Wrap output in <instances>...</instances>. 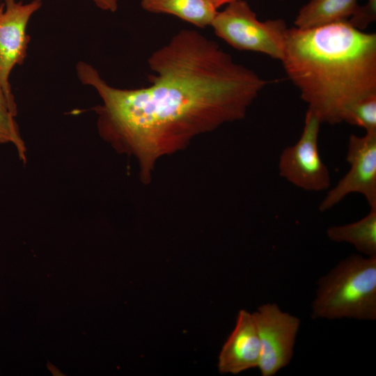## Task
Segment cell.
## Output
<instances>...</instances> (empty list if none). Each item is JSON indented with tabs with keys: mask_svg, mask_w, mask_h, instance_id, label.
<instances>
[{
	"mask_svg": "<svg viewBox=\"0 0 376 376\" xmlns=\"http://www.w3.org/2000/svg\"><path fill=\"white\" fill-rule=\"evenodd\" d=\"M150 85L115 88L91 65L79 61V81L93 88L100 136L118 152L133 157L143 183L157 162L186 148L196 136L243 119L267 84L235 62L214 40L182 29L148 59Z\"/></svg>",
	"mask_w": 376,
	"mask_h": 376,
	"instance_id": "obj_1",
	"label": "cell"
},
{
	"mask_svg": "<svg viewBox=\"0 0 376 376\" xmlns=\"http://www.w3.org/2000/svg\"><path fill=\"white\" fill-rule=\"evenodd\" d=\"M281 61L322 123H341L347 107L376 94V35L347 21L288 28Z\"/></svg>",
	"mask_w": 376,
	"mask_h": 376,
	"instance_id": "obj_2",
	"label": "cell"
},
{
	"mask_svg": "<svg viewBox=\"0 0 376 376\" xmlns=\"http://www.w3.org/2000/svg\"><path fill=\"white\" fill-rule=\"evenodd\" d=\"M312 319H376V256L352 254L320 278Z\"/></svg>",
	"mask_w": 376,
	"mask_h": 376,
	"instance_id": "obj_3",
	"label": "cell"
},
{
	"mask_svg": "<svg viewBox=\"0 0 376 376\" xmlns=\"http://www.w3.org/2000/svg\"><path fill=\"white\" fill-rule=\"evenodd\" d=\"M214 33L233 48L262 53L281 61L288 27L282 19L260 21L244 0L217 11L212 24Z\"/></svg>",
	"mask_w": 376,
	"mask_h": 376,
	"instance_id": "obj_4",
	"label": "cell"
},
{
	"mask_svg": "<svg viewBox=\"0 0 376 376\" xmlns=\"http://www.w3.org/2000/svg\"><path fill=\"white\" fill-rule=\"evenodd\" d=\"M321 121L308 109L302 133L292 146L284 148L279 160V175L295 186L309 191L328 189L329 171L321 159L318 136Z\"/></svg>",
	"mask_w": 376,
	"mask_h": 376,
	"instance_id": "obj_5",
	"label": "cell"
},
{
	"mask_svg": "<svg viewBox=\"0 0 376 376\" xmlns=\"http://www.w3.org/2000/svg\"><path fill=\"white\" fill-rule=\"evenodd\" d=\"M260 344L258 368L262 376H274L290 362L300 320L266 303L252 313Z\"/></svg>",
	"mask_w": 376,
	"mask_h": 376,
	"instance_id": "obj_6",
	"label": "cell"
},
{
	"mask_svg": "<svg viewBox=\"0 0 376 376\" xmlns=\"http://www.w3.org/2000/svg\"><path fill=\"white\" fill-rule=\"evenodd\" d=\"M350 169L319 205L325 212L352 193L362 194L370 207H376V132L349 137L345 158Z\"/></svg>",
	"mask_w": 376,
	"mask_h": 376,
	"instance_id": "obj_7",
	"label": "cell"
},
{
	"mask_svg": "<svg viewBox=\"0 0 376 376\" xmlns=\"http://www.w3.org/2000/svg\"><path fill=\"white\" fill-rule=\"evenodd\" d=\"M42 5V0H32L26 3L4 0V3L0 6V85L13 104L16 103L9 77L13 68L22 65L26 57L30 40L26 27L31 16Z\"/></svg>",
	"mask_w": 376,
	"mask_h": 376,
	"instance_id": "obj_8",
	"label": "cell"
},
{
	"mask_svg": "<svg viewBox=\"0 0 376 376\" xmlns=\"http://www.w3.org/2000/svg\"><path fill=\"white\" fill-rule=\"evenodd\" d=\"M260 354V340L253 314L242 309L219 352L218 370L222 374L236 375L258 368Z\"/></svg>",
	"mask_w": 376,
	"mask_h": 376,
	"instance_id": "obj_9",
	"label": "cell"
},
{
	"mask_svg": "<svg viewBox=\"0 0 376 376\" xmlns=\"http://www.w3.org/2000/svg\"><path fill=\"white\" fill-rule=\"evenodd\" d=\"M141 6L147 12L171 15L202 29L211 26L217 13L205 0H141Z\"/></svg>",
	"mask_w": 376,
	"mask_h": 376,
	"instance_id": "obj_10",
	"label": "cell"
},
{
	"mask_svg": "<svg viewBox=\"0 0 376 376\" xmlns=\"http://www.w3.org/2000/svg\"><path fill=\"white\" fill-rule=\"evenodd\" d=\"M357 0H309L299 10L295 27L309 29L347 21L357 6Z\"/></svg>",
	"mask_w": 376,
	"mask_h": 376,
	"instance_id": "obj_11",
	"label": "cell"
},
{
	"mask_svg": "<svg viewBox=\"0 0 376 376\" xmlns=\"http://www.w3.org/2000/svg\"><path fill=\"white\" fill-rule=\"evenodd\" d=\"M360 220L327 228L329 239L336 242H347L366 256H376V207Z\"/></svg>",
	"mask_w": 376,
	"mask_h": 376,
	"instance_id": "obj_12",
	"label": "cell"
},
{
	"mask_svg": "<svg viewBox=\"0 0 376 376\" xmlns=\"http://www.w3.org/2000/svg\"><path fill=\"white\" fill-rule=\"evenodd\" d=\"M17 106L12 104L0 85V143L13 144L21 161H26V148L22 140L15 117Z\"/></svg>",
	"mask_w": 376,
	"mask_h": 376,
	"instance_id": "obj_13",
	"label": "cell"
},
{
	"mask_svg": "<svg viewBox=\"0 0 376 376\" xmlns=\"http://www.w3.org/2000/svg\"><path fill=\"white\" fill-rule=\"evenodd\" d=\"M362 127L366 132H376V94L362 98L345 111L342 122Z\"/></svg>",
	"mask_w": 376,
	"mask_h": 376,
	"instance_id": "obj_14",
	"label": "cell"
},
{
	"mask_svg": "<svg viewBox=\"0 0 376 376\" xmlns=\"http://www.w3.org/2000/svg\"><path fill=\"white\" fill-rule=\"evenodd\" d=\"M376 19V0H368L363 6L357 5L347 22L353 27L363 31Z\"/></svg>",
	"mask_w": 376,
	"mask_h": 376,
	"instance_id": "obj_15",
	"label": "cell"
},
{
	"mask_svg": "<svg viewBox=\"0 0 376 376\" xmlns=\"http://www.w3.org/2000/svg\"><path fill=\"white\" fill-rule=\"evenodd\" d=\"M101 10L114 13L118 8L119 0H91Z\"/></svg>",
	"mask_w": 376,
	"mask_h": 376,
	"instance_id": "obj_16",
	"label": "cell"
},
{
	"mask_svg": "<svg viewBox=\"0 0 376 376\" xmlns=\"http://www.w3.org/2000/svg\"><path fill=\"white\" fill-rule=\"evenodd\" d=\"M210 3L215 9H218L224 5H227L237 0H205Z\"/></svg>",
	"mask_w": 376,
	"mask_h": 376,
	"instance_id": "obj_17",
	"label": "cell"
}]
</instances>
